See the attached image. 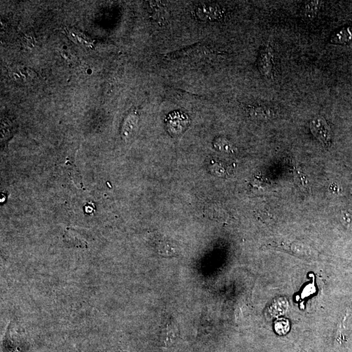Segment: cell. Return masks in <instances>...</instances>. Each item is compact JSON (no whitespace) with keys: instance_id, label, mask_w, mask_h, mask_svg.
Segmentation results:
<instances>
[{"instance_id":"cell-10","label":"cell","mask_w":352,"mask_h":352,"mask_svg":"<svg viewBox=\"0 0 352 352\" xmlns=\"http://www.w3.org/2000/svg\"><path fill=\"white\" fill-rule=\"evenodd\" d=\"M12 76H13V78H15L16 76L18 78L32 79L36 76V73L30 69H24V67H18L17 69L14 70Z\"/></svg>"},{"instance_id":"cell-7","label":"cell","mask_w":352,"mask_h":352,"mask_svg":"<svg viewBox=\"0 0 352 352\" xmlns=\"http://www.w3.org/2000/svg\"><path fill=\"white\" fill-rule=\"evenodd\" d=\"M352 40V26H347L338 30L333 35L331 42L334 44L348 43Z\"/></svg>"},{"instance_id":"cell-5","label":"cell","mask_w":352,"mask_h":352,"mask_svg":"<svg viewBox=\"0 0 352 352\" xmlns=\"http://www.w3.org/2000/svg\"><path fill=\"white\" fill-rule=\"evenodd\" d=\"M196 15L202 20H214L222 17V11L216 5L204 4L197 7Z\"/></svg>"},{"instance_id":"cell-9","label":"cell","mask_w":352,"mask_h":352,"mask_svg":"<svg viewBox=\"0 0 352 352\" xmlns=\"http://www.w3.org/2000/svg\"><path fill=\"white\" fill-rule=\"evenodd\" d=\"M286 309H287V301L281 298L273 304L271 307L272 314L274 316L281 315L286 311Z\"/></svg>"},{"instance_id":"cell-3","label":"cell","mask_w":352,"mask_h":352,"mask_svg":"<svg viewBox=\"0 0 352 352\" xmlns=\"http://www.w3.org/2000/svg\"><path fill=\"white\" fill-rule=\"evenodd\" d=\"M273 60L274 53L269 46L262 49L258 60V68L260 73L265 78L271 79L273 77Z\"/></svg>"},{"instance_id":"cell-4","label":"cell","mask_w":352,"mask_h":352,"mask_svg":"<svg viewBox=\"0 0 352 352\" xmlns=\"http://www.w3.org/2000/svg\"><path fill=\"white\" fill-rule=\"evenodd\" d=\"M207 49L206 46L204 45H197L195 46H189L183 50L177 51V52L168 53L165 58L169 60H179L183 58H194L206 55Z\"/></svg>"},{"instance_id":"cell-2","label":"cell","mask_w":352,"mask_h":352,"mask_svg":"<svg viewBox=\"0 0 352 352\" xmlns=\"http://www.w3.org/2000/svg\"><path fill=\"white\" fill-rule=\"evenodd\" d=\"M165 125L170 134L178 136L184 131L189 125V120L186 114L180 112L170 114L165 120Z\"/></svg>"},{"instance_id":"cell-12","label":"cell","mask_w":352,"mask_h":352,"mask_svg":"<svg viewBox=\"0 0 352 352\" xmlns=\"http://www.w3.org/2000/svg\"><path fill=\"white\" fill-rule=\"evenodd\" d=\"M342 218L345 225L352 230V215L350 213L342 212Z\"/></svg>"},{"instance_id":"cell-8","label":"cell","mask_w":352,"mask_h":352,"mask_svg":"<svg viewBox=\"0 0 352 352\" xmlns=\"http://www.w3.org/2000/svg\"><path fill=\"white\" fill-rule=\"evenodd\" d=\"M323 2L319 1L307 2L305 4V14L307 17L314 18L318 13Z\"/></svg>"},{"instance_id":"cell-11","label":"cell","mask_w":352,"mask_h":352,"mask_svg":"<svg viewBox=\"0 0 352 352\" xmlns=\"http://www.w3.org/2000/svg\"><path fill=\"white\" fill-rule=\"evenodd\" d=\"M276 332L279 335H285L290 330V325L287 320L285 319H279L275 323Z\"/></svg>"},{"instance_id":"cell-1","label":"cell","mask_w":352,"mask_h":352,"mask_svg":"<svg viewBox=\"0 0 352 352\" xmlns=\"http://www.w3.org/2000/svg\"><path fill=\"white\" fill-rule=\"evenodd\" d=\"M310 129L312 133L324 147L328 148L331 145V129L325 119L321 116L312 119L310 122Z\"/></svg>"},{"instance_id":"cell-6","label":"cell","mask_w":352,"mask_h":352,"mask_svg":"<svg viewBox=\"0 0 352 352\" xmlns=\"http://www.w3.org/2000/svg\"><path fill=\"white\" fill-rule=\"evenodd\" d=\"M247 111L251 117L258 120H267L275 116L274 109L266 106H249Z\"/></svg>"}]
</instances>
